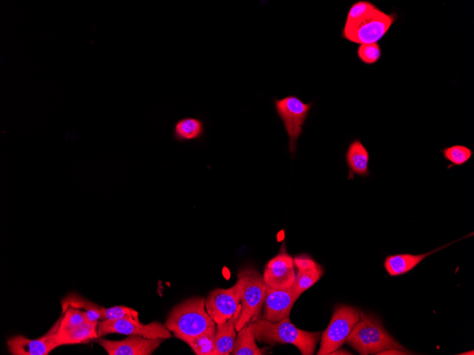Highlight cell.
I'll return each mask as SVG.
<instances>
[{
    "mask_svg": "<svg viewBox=\"0 0 474 355\" xmlns=\"http://www.w3.org/2000/svg\"><path fill=\"white\" fill-rule=\"evenodd\" d=\"M255 327L253 321L244 325L238 331L232 354L233 355H262L266 352L265 349H260L255 342Z\"/></svg>",
    "mask_w": 474,
    "mask_h": 355,
    "instance_id": "19",
    "label": "cell"
},
{
    "mask_svg": "<svg viewBox=\"0 0 474 355\" xmlns=\"http://www.w3.org/2000/svg\"><path fill=\"white\" fill-rule=\"evenodd\" d=\"M164 340L163 338L148 339L140 335H128L118 341L101 337L95 339L109 355H151Z\"/></svg>",
    "mask_w": 474,
    "mask_h": 355,
    "instance_id": "11",
    "label": "cell"
},
{
    "mask_svg": "<svg viewBox=\"0 0 474 355\" xmlns=\"http://www.w3.org/2000/svg\"><path fill=\"white\" fill-rule=\"evenodd\" d=\"M346 161L348 167V180H353L355 175L362 177L370 176L369 153L360 140H354L350 143L346 153Z\"/></svg>",
    "mask_w": 474,
    "mask_h": 355,
    "instance_id": "15",
    "label": "cell"
},
{
    "mask_svg": "<svg viewBox=\"0 0 474 355\" xmlns=\"http://www.w3.org/2000/svg\"><path fill=\"white\" fill-rule=\"evenodd\" d=\"M263 278L265 285L272 288L287 289L293 286L296 278L294 259L287 252L285 244L266 264Z\"/></svg>",
    "mask_w": 474,
    "mask_h": 355,
    "instance_id": "10",
    "label": "cell"
},
{
    "mask_svg": "<svg viewBox=\"0 0 474 355\" xmlns=\"http://www.w3.org/2000/svg\"><path fill=\"white\" fill-rule=\"evenodd\" d=\"M253 321L255 339L259 342L270 345L291 344L294 345L302 355L314 354L320 339V332H312L297 328L289 317L276 322H272L260 315Z\"/></svg>",
    "mask_w": 474,
    "mask_h": 355,
    "instance_id": "2",
    "label": "cell"
},
{
    "mask_svg": "<svg viewBox=\"0 0 474 355\" xmlns=\"http://www.w3.org/2000/svg\"><path fill=\"white\" fill-rule=\"evenodd\" d=\"M395 20L394 14H387L375 6L358 19L346 21L342 35L346 40L360 45L377 43L385 35Z\"/></svg>",
    "mask_w": 474,
    "mask_h": 355,
    "instance_id": "5",
    "label": "cell"
},
{
    "mask_svg": "<svg viewBox=\"0 0 474 355\" xmlns=\"http://www.w3.org/2000/svg\"><path fill=\"white\" fill-rule=\"evenodd\" d=\"M329 354H353L346 350L337 349L333 351L332 352L329 353Z\"/></svg>",
    "mask_w": 474,
    "mask_h": 355,
    "instance_id": "29",
    "label": "cell"
},
{
    "mask_svg": "<svg viewBox=\"0 0 474 355\" xmlns=\"http://www.w3.org/2000/svg\"><path fill=\"white\" fill-rule=\"evenodd\" d=\"M458 354H461V355H468V354H471V355H473V354H474V352H473V351L472 350V351H468L463 352V353Z\"/></svg>",
    "mask_w": 474,
    "mask_h": 355,
    "instance_id": "30",
    "label": "cell"
},
{
    "mask_svg": "<svg viewBox=\"0 0 474 355\" xmlns=\"http://www.w3.org/2000/svg\"><path fill=\"white\" fill-rule=\"evenodd\" d=\"M97 332L98 337L114 333L128 336L140 335L148 339H167L172 337L171 332L159 322L143 324L140 321L125 318L101 320L98 324Z\"/></svg>",
    "mask_w": 474,
    "mask_h": 355,
    "instance_id": "8",
    "label": "cell"
},
{
    "mask_svg": "<svg viewBox=\"0 0 474 355\" xmlns=\"http://www.w3.org/2000/svg\"><path fill=\"white\" fill-rule=\"evenodd\" d=\"M241 304V285L236 283L228 288H217L205 299V308L216 324L231 318Z\"/></svg>",
    "mask_w": 474,
    "mask_h": 355,
    "instance_id": "9",
    "label": "cell"
},
{
    "mask_svg": "<svg viewBox=\"0 0 474 355\" xmlns=\"http://www.w3.org/2000/svg\"><path fill=\"white\" fill-rule=\"evenodd\" d=\"M216 333H204L189 339L187 344L197 355H214Z\"/></svg>",
    "mask_w": 474,
    "mask_h": 355,
    "instance_id": "22",
    "label": "cell"
},
{
    "mask_svg": "<svg viewBox=\"0 0 474 355\" xmlns=\"http://www.w3.org/2000/svg\"><path fill=\"white\" fill-rule=\"evenodd\" d=\"M241 312V304L227 321L216 324L215 351L214 355H228L231 353L237 336L236 325Z\"/></svg>",
    "mask_w": 474,
    "mask_h": 355,
    "instance_id": "17",
    "label": "cell"
},
{
    "mask_svg": "<svg viewBox=\"0 0 474 355\" xmlns=\"http://www.w3.org/2000/svg\"><path fill=\"white\" fill-rule=\"evenodd\" d=\"M360 319L358 308L338 305L334 309L331 321L322 334L317 355H326L339 349L348 339Z\"/></svg>",
    "mask_w": 474,
    "mask_h": 355,
    "instance_id": "6",
    "label": "cell"
},
{
    "mask_svg": "<svg viewBox=\"0 0 474 355\" xmlns=\"http://www.w3.org/2000/svg\"><path fill=\"white\" fill-rule=\"evenodd\" d=\"M454 241L443 247H439L431 252L420 254H412L409 253L397 254L394 255L387 256L384 261V266L387 272L390 276H399L404 274L414 269L422 260L433 253L442 249L443 248L449 246L450 244L458 241Z\"/></svg>",
    "mask_w": 474,
    "mask_h": 355,
    "instance_id": "16",
    "label": "cell"
},
{
    "mask_svg": "<svg viewBox=\"0 0 474 355\" xmlns=\"http://www.w3.org/2000/svg\"><path fill=\"white\" fill-rule=\"evenodd\" d=\"M292 287L287 289H275L265 287L263 317L276 322L290 316L291 309L299 297Z\"/></svg>",
    "mask_w": 474,
    "mask_h": 355,
    "instance_id": "13",
    "label": "cell"
},
{
    "mask_svg": "<svg viewBox=\"0 0 474 355\" xmlns=\"http://www.w3.org/2000/svg\"><path fill=\"white\" fill-rule=\"evenodd\" d=\"M346 342L362 355L377 354L389 349H398L412 354L389 334L375 316L363 311L360 312V319Z\"/></svg>",
    "mask_w": 474,
    "mask_h": 355,
    "instance_id": "3",
    "label": "cell"
},
{
    "mask_svg": "<svg viewBox=\"0 0 474 355\" xmlns=\"http://www.w3.org/2000/svg\"><path fill=\"white\" fill-rule=\"evenodd\" d=\"M102 314L103 320L125 318L140 321L138 311L123 305L113 306L108 308H102Z\"/></svg>",
    "mask_w": 474,
    "mask_h": 355,
    "instance_id": "24",
    "label": "cell"
},
{
    "mask_svg": "<svg viewBox=\"0 0 474 355\" xmlns=\"http://www.w3.org/2000/svg\"><path fill=\"white\" fill-rule=\"evenodd\" d=\"M62 311H64L69 306L78 309H84L85 310L98 307L97 305L86 300L85 298L72 294L70 296H67L65 300H62Z\"/></svg>",
    "mask_w": 474,
    "mask_h": 355,
    "instance_id": "27",
    "label": "cell"
},
{
    "mask_svg": "<svg viewBox=\"0 0 474 355\" xmlns=\"http://www.w3.org/2000/svg\"><path fill=\"white\" fill-rule=\"evenodd\" d=\"M275 106L289 137V150L294 154L312 103H306L297 96H287L282 99H275Z\"/></svg>",
    "mask_w": 474,
    "mask_h": 355,
    "instance_id": "7",
    "label": "cell"
},
{
    "mask_svg": "<svg viewBox=\"0 0 474 355\" xmlns=\"http://www.w3.org/2000/svg\"><path fill=\"white\" fill-rule=\"evenodd\" d=\"M375 6L367 1H359L353 4L348 10L346 21H352L365 16Z\"/></svg>",
    "mask_w": 474,
    "mask_h": 355,
    "instance_id": "26",
    "label": "cell"
},
{
    "mask_svg": "<svg viewBox=\"0 0 474 355\" xmlns=\"http://www.w3.org/2000/svg\"><path fill=\"white\" fill-rule=\"evenodd\" d=\"M61 315L57 333L68 331L86 322L84 311L71 306L67 307Z\"/></svg>",
    "mask_w": 474,
    "mask_h": 355,
    "instance_id": "23",
    "label": "cell"
},
{
    "mask_svg": "<svg viewBox=\"0 0 474 355\" xmlns=\"http://www.w3.org/2000/svg\"><path fill=\"white\" fill-rule=\"evenodd\" d=\"M203 122L195 118H184L178 120L174 127V134L180 140H193L199 138L204 133Z\"/></svg>",
    "mask_w": 474,
    "mask_h": 355,
    "instance_id": "20",
    "label": "cell"
},
{
    "mask_svg": "<svg viewBox=\"0 0 474 355\" xmlns=\"http://www.w3.org/2000/svg\"><path fill=\"white\" fill-rule=\"evenodd\" d=\"M357 53L363 62L372 64L380 58L381 49L377 43H365L359 46Z\"/></svg>",
    "mask_w": 474,
    "mask_h": 355,
    "instance_id": "25",
    "label": "cell"
},
{
    "mask_svg": "<svg viewBox=\"0 0 474 355\" xmlns=\"http://www.w3.org/2000/svg\"><path fill=\"white\" fill-rule=\"evenodd\" d=\"M241 285V312L236 325L238 332L253 318L261 315L265 287L263 276L255 269L246 268L237 274Z\"/></svg>",
    "mask_w": 474,
    "mask_h": 355,
    "instance_id": "4",
    "label": "cell"
},
{
    "mask_svg": "<svg viewBox=\"0 0 474 355\" xmlns=\"http://www.w3.org/2000/svg\"><path fill=\"white\" fill-rule=\"evenodd\" d=\"M99 322H85L68 331L55 334L57 346L88 343L98 338Z\"/></svg>",
    "mask_w": 474,
    "mask_h": 355,
    "instance_id": "18",
    "label": "cell"
},
{
    "mask_svg": "<svg viewBox=\"0 0 474 355\" xmlns=\"http://www.w3.org/2000/svg\"><path fill=\"white\" fill-rule=\"evenodd\" d=\"M61 317L50 330L38 339H28L23 335H15L7 339L6 345L12 355H48L57 348L55 334L58 329Z\"/></svg>",
    "mask_w": 474,
    "mask_h": 355,
    "instance_id": "12",
    "label": "cell"
},
{
    "mask_svg": "<svg viewBox=\"0 0 474 355\" xmlns=\"http://www.w3.org/2000/svg\"><path fill=\"white\" fill-rule=\"evenodd\" d=\"M165 327L174 336L187 342L204 333H216V324L205 308V298H189L175 305L170 312Z\"/></svg>",
    "mask_w": 474,
    "mask_h": 355,
    "instance_id": "1",
    "label": "cell"
},
{
    "mask_svg": "<svg viewBox=\"0 0 474 355\" xmlns=\"http://www.w3.org/2000/svg\"><path fill=\"white\" fill-rule=\"evenodd\" d=\"M297 269L294 283L292 286L301 295L316 283L323 276V267L307 254L297 255L293 258Z\"/></svg>",
    "mask_w": 474,
    "mask_h": 355,
    "instance_id": "14",
    "label": "cell"
},
{
    "mask_svg": "<svg viewBox=\"0 0 474 355\" xmlns=\"http://www.w3.org/2000/svg\"><path fill=\"white\" fill-rule=\"evenodd\" d=\"M377 354H385V355H407V354H410L409 353L398 349H389L387 350L382 351Z\"/></svg>",
    "mask_w": 474,
    "mask_h": 355,
    "instance_id": "28",
    "label": "cell"
},
{
    "mask_svg": "<svg viewBox=\"0 0 474 355\" xmlns=\"http://www.w3.org/2000/svg\"><path fill=\"white\" fill-rule=\"evenodd\" d=\"M441 152L444 159L451 163L447 169L453 166L465 164L473 154V151L470 148L461 145L445 147L441 150Z\"/></svg>",
    "mask_w": 474,
    "mask_h": 355,
    "instance_id": "21",
    "label": "cell"
}]
</instances>
